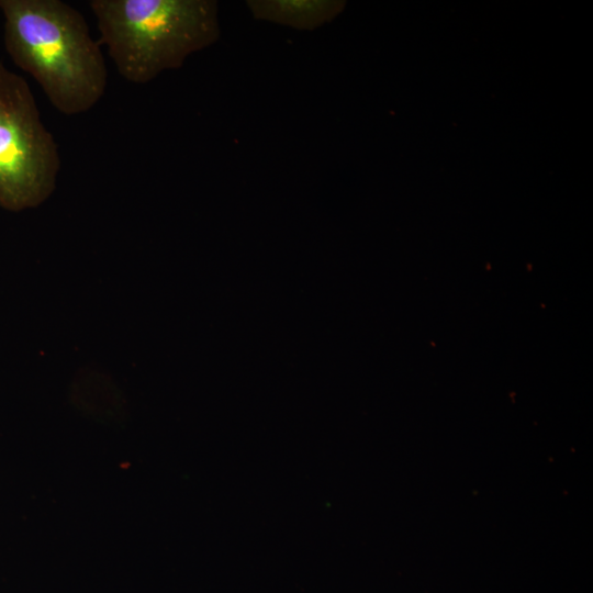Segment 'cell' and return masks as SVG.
<instances>
[{"instance_id":"cell-1","label":"cell","mask_w":593,"mask_h":593,"mask_svg":"<svg viewBox=\"0 0 593 593\" xmlns=\"http://www.w3.org/2000/svg\"><path fill=\"white\" fill-rule=\"evenodd\" d=\"M11 60L41 86L56 110H90L107 87V66L78 10L60 0H0Z\"/></svg>"},{"instance_id":"cell-2","label":"cell","mask_w":593,"mask_h":593,"mask_svg":"<svg viewBox=\"0 0 593 593\" xmlns=\"http://www.w3.org/2000/svg\"><path fill=\"white\" fill-rule=\"evenodd\" d=\"M100 42L120 75L147 83L216 43L221 35L214 0H92Z\"/></svg>"},{"instance_id":"cell-3","label":"cell","mask_w":593,"mask_h":593,"mask_svg":"<svg viewBox=\"0 0 593 593\" xmlns=\"http://www.w3.org/2000/svg\"><path fill=\"white\" fill-rule=\"evenodd\" d=\"M60 158L26 80L0 63V206L36 208L55 190Z\"/></svg>"},{"instance_id":"cell-4","label":"cell","mask_w":593,"mask_h":593,"mask_svg":"<svg viewBox=\"0 0 593 593\" xmlns=\"http://www.w3.org/2000/svg\"><path fill=\"white\" fill-rule=\"evenodd\" d=\"M251 16L298 31H314L333 21L344 9L334 0H248Z\"/></svg>"}]
</instances>
